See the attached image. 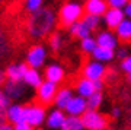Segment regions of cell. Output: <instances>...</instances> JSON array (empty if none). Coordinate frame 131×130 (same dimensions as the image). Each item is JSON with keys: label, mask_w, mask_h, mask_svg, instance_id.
Here are the masks:
<instances>
[{"label": "cell", "mask_w": 131, "mask_h": 130, "mask_svg": "<svg viewBox=\"0 0 131 130\" xmlns=\"http://www.w3.org/2000/svg\"><path fill=\"white\" fill-rule=\"evenodd\" d=\"M96 47H98V41H96V38H93L92 35L83 38V40H80V48H82V51H84V53L92 54Z\"/></svg>", "instance_id": "obj_25"}, {"label": "cell", "mask_w": 131, "mask_h": 130, "mask_svg": "<svg viewBox=\"0 0 131 130\" xmlns=\"http://www.w3.org/2000/svg\"><path fill=\"white\" fill-rule=\"evenodd\" d=\"M82 121L86 130H105L108 126L105 116L101 114L98 110H90V108L84 111V114L82 116Z\"/></svg>", "instance_id": "obj_3"}, {"label": "cell", "mask_w": 131, "mask_h": 130, "mask_svg": "<svg viewBox=\"0 0 131 130\" xmlns=\"http://www.w3.org/2000/svg\"><path fill=\"white\" fill-rule=\"evenodd\" d=\"M61 130H84V124L82 121V117L67 116L63 126H61Z\"/></svg>", "instance_id": "obj_23"}, {"label": "cell", "mask_w": 131, "mask_h": 130, "mask_svg": "<svg viewBox=\"0 0 131 130\" xmlns=\"http://www.w3.org/2000/svg\"><path fill=\"white\" fill-rule=\"evenodd\" d=\"M38 130H42V129H38Z\"/></svg>", "instance_id": "obj_43"}, {"label": "cell", "mask_w": 131, "mask_h": 130, "mask_svg": "<svg viewBox=\"0 0 131 130\" xmlns=\"http://www.w3.org/2000/svg\"><path fill=\"white\" fill-rule=\"evenodd\" d=\"M10 101H12V99H10V97L5 92V89H0V111H6V110L9 108V105L12 104Z\"/></svg>", "instance_id": "obj_30"}, {"label": "cell", "mask_w": 131, "mask_h": 130, "mask_svg": "<svg viewBox=\"0 0 131 130\" xmlns=\"http://www.w3.org/2000/svg\"><path fill=\"white\" fill-rule=\"evenodd\" d=\"M6 118L9 123L16 124L25 120V107L20 104H10L9 108L6 110Z\"/></svg>", "instance_id": "obj_15"}, {"label": "cell", "mask_w": 131, "mask_h": 130, "mask_svg": "<svg viewBox=\"0 0 131 130\" xmlns=\"http://www.w3.org/2000/svg\"><path fill=\"white\" fill-rule=\"evenodd\" d=\"M106 0H86L84 2V12L90 15H98V16H103L106 13L108 7Z\"/></svg>", "instance_id": "obj_13"}, {"label": "cell", "mask_w": 131, "mask_h": 130, "mask_svg": "<svg viewBox=\"0 0 131 130\" xmlns=\"http://www.w3.org/2000/svg\"><path fill=\"white\" fill-rule=\"evenodd\" d=\"M47 60V48L42 44H35L28 50L26 53V63H28L29 67H35V69H39L44 66Z\"/></svg>", "instance_id": "obj_4"}, {"label": "cell", "mask_w": 131, "mask_h": 130, "mask_svg": "<svg viewBox=\"0 0 131 130\" xmlns=\"http://www.w3.org/2000/svg\"><path fill=\"white\" fill-rule=\"evenodd\" d=\"M25 86L28 85L25 83L24 80H12V79H6V82L3 83V89L5 92L10 97V99L18 101L25 95Z\"/></svg>", "instance_id": "obj_9"}, {"label": "cell", "mask_w": 131, "mask_h": 130, "mask_svg": "<svg viewBox=\"0 0 131 130\" xmlns=\"http://www.w3.org/2000/svg\"><path fill=\"white\" fill-rule=\"evenodd\" d=\"M115 50L112 48H106V47H101L98 45L95 48V51L92 53V57H93V60H98V61H102V63H108V61H111L115 59Z\"/></svg>", "instance_id": "obj_20"}, {"label": "cell", "mask_w": 131, "mask_h": 130, "mask_svg": "<svg viewBox=\"0 0 131 130\" xmlns=\"http://www.w3.org/2000/svg\"><path fill=\"white\" fill-rule=\"evenodd\" d=\"M73 97H74V95H73V91H71L70 88L58 89V92H57L56 98H54V105H56L57 108H60V110H66L67 104L71 101Z\"/></svg>", "instance_id": "obj_18"}, {"label": "cell", "mask_w": 131, "mask_h": 130, "mask_svg": "<svg viewBox=\"0 0 131 130\" xmlns=\"http://www.w3.org/2000/svg\"><path fill=\"white\" fill-rule=\"evenodd\" d=\"M84 13H86V12H84V6L82 5V3L76 2V0H69V2H66L64 5L61 6L58 18H60L61 25H64V26L69 28V26L73 25L74 22L83 19Z\"/></svg>", "instance_id": "obj_2"}, {"label": "cell", "mask_w": 131, "mask_h": 130, "mask_svg": "<svg viewBox=\"0 0 131 130\" xmlns=\"http://www.w3.org/2000/svg\"><path fill=\"white\" fill-rule=\"evenodd\" d=\"M124 13H125V18H130L131 19V2H128L124 7Z\"/></svg>", "instance_id": "obj_36"}, {"label": "cell", "mask_w": 131, "mask_h": 130, "mask_svg": "<svg viewBox=\"0 0 131 130\" xmlns=\"http://www.w3.org/2000/svg\"><path fill=\"white\" fill-rule=\"evenodd\" d=\"M15 130H34V127L29 124L28 121H20V123H16L15 124Z\"/></svg>", "instance_id": "obj_33"}, {"label": "cell", "mask_w": 131, "mask_h": 130, "mask_svg": "<svg viewBox=\"0 0 131 130\" xmlns=\"http://www.w3.org/2000/svg\"><path fill=\"white\" fill-rule=\"evenodd\" d=\"M95 91H96L95 82L88 79V78H84V76L77 82V85H76V92H77V95H82V97H84V98H89Z\"/></svg>", "instance_id": "obj_19"}, {"label": "cell", "mask_w": 131, "mask_h": 130, "mask_svg": "<svg viewBox=\"0 0 131 130\" xmlns=\"http://www.w3.org/2000/svg\"><path fill=\"white\" fill-rule=\"evenodd\" d=\"M0 130H15V124L6 121V123H3V124L0 126Z\"/></svg>", "instance_id": "obj_35"}, {"label": "cell", "mask_w": 131, "mask_h": 130, "mask_svg": "<svg viewBox=\"0 0 131 130\" xmlns=\"http://www.w3.org/2000/svg\"><path fill=\"white\" fill-rule=\"evenodd\" d=\"M45 120H47V114L42 105L32 104L25 107V121H28L32 127H41Z\"/></svg>", "instance_id": "obj_5"}, {"label": "cell", "mask_w": 131, "mask_h": 130, "mask_svg": "<svg viewBox=\"0 0 131 130\" xmlns=\"http://www.w3.org/2000/svg\"><path fill=\"white\" fill-rule=\"evenodd\" d=\"M93 82H95V88H96V91H102V88H103V82H102V79L93 80Z\"/></svg>", "instance_id": "obj_38"}, {"label": "cell", "mask_w": 131, "mask_h": 130, "mask_svg": "<svg viewBox=\"0 0 131 130\" xmlns=\"http://www.w3.org/2000/svg\"><path fill=\"white\" fill-rule=\"evenodd\" d=\"M125 19L124 9L118 7H109L106 13L103 15V23L108 26V29H117V26Z\"/></svg>", "instance_id": "obj_10"}, {"label": "cell", "mask_w": 131, "mask_h": 130, "mask_svg": "<svg viewBox=\"0 0 131 130\" xmlns=\"http://www.w3.org/2000/svg\"><path fill=\"white\" fill-rule=\"evenodd\" d=\"M109 7H118V9H124L125 5L130 2V0H106Z\"/></svg>", "instance_id": "obj_32"}, {"label": "cell", "mask_w": 131, "mask_h": 130, "mask_svg": "<svg viewBox=\"0 0 131 130\" xmlns=\"http://www.w3.org/2000/svg\"><path fill=\"white\" fill-rule=\"evenodd\" d=\"M130 2H131V0H130Z\"/></svg>", "instance_id": "obj_44"}, {"label": "cell", "mask_w": 131, "mask_h": 130, "mask_svg": "<svg viewBox=\"0 0 131 130\" xmlns=\"http://www.w3.org/2000/svg\"><path fill=\"white\" fill-rule=\"evenodd\" d=\"M83 21H84V23H86V25L92 29V31H93V29H96V28H99V25H101V16H98V15L84 13Z\"/></svg>", "instance_id": "obj_28"}, {"label": "cell", "mask_w": 131, "mask_h": 130, "mask_svg": "<svg viewBox=\"0 0 131 130\" xmlns=\"http://www.w3.org/2000/svg\"><path fill=\"white\" fill-rule=\"evenodd\" d=\"M106 75V67L103 66L102 61L90 60L83 67V76L90 80H99Z\"/></svg>", "instance_id": "obj_7"}, {"label": "cell", "mask_w": 131, "mask_h": 130, "mask_svg": "<svg viewBox=\"0 0 131 130\" xmlns=\"http://www.w3.org/2000/svg\"><path fill=\"white\" fill-rule=\"evenodd\" d=\"M45 79L51 80L54 83H60L61 80L64 79V67L58 63H51L45 67Z\"/></svg>", "instance_id": "obj_14"}, {"label": "cell", "mask_w": 131, "mask_h": 130, "mask_svg": "<svg viewBox=\"0 0 131 130\" xmlns=\"http://www.w3.org/2000/svg\"><path fill=\"white\" fill-rule=\"evenodd\" d=\"M42 3H44V0H25L24 6H25V10H26V12L34 13V12H37L38 9H41Z\"/></svg>", "instance_id": "obj_29"}, {"label": "cell", "mask_w": 131, "mask_h": 130, "mask_svg": "<svg viewBox=\"0 0 131 130\" xmlns=\"http://www.w3.org/2000/svg\"><path fill=\"white\" fill-rule=\"evenodd\" d=\"M115 54H117V57H118V59H121V60H124L125 57H128V56H130V54H128V51H127V48H124V47H121V48H118Z\"/></svg>", "instance_id": "obj_34"}, {"label": "cell", "mask_w": 131, "mask_h": 130, "mask_svg": "<svg viewBox=\"0 0 131 130\" xmlns=\"http://www.w3.org/2000/svg\"><path fill=\"white\" fill-rule=\"evenodd\" d=\"M6 111H0V126L3 124V123H6Z\"/></svg>", "instance_id": "obj_40"}, {"label": "cell", "mask_w": 131, "mask_h": 130, "mask_svg": "<svg viewBox=\"0 0 131 130\" xmlns=\"http://www.w3.org/2000/svg\"><path fill=\"white\" fill-rule=\"evenodd\" d=\"M115 34L119 41L122 42H131V19L125 18L115 29Z\"/></svg>", "instance_id": "obj_21"}, {"label": "cell", "mask_w": 131, "mask_h": 130, "mask_svg": "<svg viewBox=\"0 0 131 130\" xmlns=\"http://www.w3.org/2000/svg\"><path fill=\"white\" fill-rule=\"evenodd\" d=\"M102 101H103L102 92H101V91H95V92L88 98V107H89L90 110H98V108L101 107Z\"/></svg>", "instance_id": "obj_26"}, {"label": "cell", "mask_w": 131, "mask_h": 130, "mask_svg": "<svg viewBox=\"0 0 131 130\" xmlns=\"http://www.w3.org/2000/svg\"><path fill=\"white\" fill-rule=\"evenodd\" d=\"M88 98L82 97V95H74L71 98V101L67 104L64 111L67 113V116H79L82 117L84 114V111H88Z\"/></svg>", "instance_id": "obj_8"}, {"label": "cell", "mask_w": 131, "mask_h": 130, "mask_svg": "<svg viewBox=\"0 0 131 130\" xmlns=\"http://www.w3.org/2000/svg\"><path fill=\"white\" fill-rule=\"evenodd\" d=\"M2 2H3V0H0V3H2Z\"/></svg>", "instance_id": "obj_42"}, {"label": "cell", "mask_w": 131, "mask_h": 130, "mask_svg": "<svg viewBox=\"0 0 131 130\" xmlns=\"http://www.w3.org/2000/svg\"><path fill=\"white\" fill-rule=\"evenodd\" d=\"M127 79H128V82L131 83V73H130V75H127Z\"/></svg>", "instance_id": "obj_41"}, {"label": "cell", "mask_w": 131, "mask_h": 130, "mask_svg": "<svg viewBox=\"0 0 131 130\" xmlns=\"http://www.w3.org/2000/svg\"><path fill=\"white\" fill-rule=\"evenodd\" d=\"M5 82H6V73H5L2 69H0V86L5 83Z\"/></svg>", "instance_id": "obj_39"}, {"label": "cell", "mask_w": 131, "mask_h": 130, "mask_svg": "<svg viewBox=\"0 0 131 130\" xmlns=\"http://www.w3.org/2000/svg\"><path fill=\"white\" fill-rule=\"evenodd\" d=\"M57 92H58L57 83L44 79V82L37 88V98L41 104H50V102H54Z\"/></svg>", "instance_id": "obj_6"}, {"label": "cell", "mask_w": 131, "mask_h": 130, "mask_svg": "<svg viewBox=\"0 0 131 130\" xmlns=\"http://www.w3.org/2000/svg\"><path fill=\"white\" fill-rule=\"evenodd\" d=\"M111 116L114 117V118H118V117L121 116V110L118 107H115V108H112V111H111Z\"/></svg>", "instance_id": "obj_37"}, {"label": "cell", "mask_w": 131, "mask_h": 130, "mask_svg": "<svg viewBox=\"0 0 131 130\" xmlns=\"http://www.w3.org/2000/svg\"><path fill=\"white\" fill-rule=\"evenodd\" d=\"M48 42H50V48H51L52 51H58V50H61L64 40H63V35H61L60 32H54L51 37H50Z\"/></svg>", "instance_id": "obj_27"}, {"label": "cell", "mask_w": 131, "mask_h": 130, "mask_svg": "<svg viewBox=\"0 0 131 130\" xmlns=\"http://www.w3.org/2000/svg\"><path fill=\"white\" fill-rule=\"evenodd\" d=\"M12 53V47H10V41L7 35H6L5 29L0 25V60H5L10 56Z\"/></svg>", "instance_id": "obj_24"}, {"label": "cell", "mask_w": 131, "mask_h": 130, "mask_svg": "<svg viewBox=\"0 0 131 130\" xmlns=\"http://www.w3.org/2000/svg\"><path fill=\"white\" fill-rule=\"evenodd\" d=\"M24 82L28 85V86H31V88H38V86L44 82V79H42V75L39 73L38 69L29 67L26 75H25V78H24Z\"/></svg>", "instance_id": "obj_22"}, {"label": "cell", "mask_w": 131, "mask_h": 130, "mask_svg": "<svg viewBox=\"0 0 131 130\" xmlns=\"http://www.w3.org/2000/svg\"><path fill=\"white\" fill-rule=\"evenodd\" d=\"M96 41H98V45L106 47V48H112V50H117L118 44H119V40H118L117 34L111 32V29L101 31L96 35Z\"/></svg>", "instance_id": "obj_12"}, {"label": "cell", "mask_w": 131, "mask_h": 130, "mask_svg": "<svg viewBox=\"0 0 131 130\" xmlns=\"http://www.w3.org/2000/svg\"><path fill=\"white\" fill-rule=\"evenodd\" d=\"M66 114H64V110H60V108H56V110H52L51 113H50V116H47V120H45V123H47V126L50 127V129H61V126H63V123H64L66 120Z\"/></svg>", "instance_id": "obj_16"}, {"label": "cell", "mask_w": 131, "mask_h": 130, "mask_svg": "<svg viewBox=\"0 0 131 130\" xmlns=\"http://www.w3.org/2000/svg\"><path fill=\"white\" fill-rule=\"evenodd\" d=\"M69 31H70V34L73 37L79 38V40H83V38L89 37L90 34H92V29L84 23L83 19H80V21L74 22L73 25H70V26H69Z\"/></svg>", "instance_id": "obj_17"}, {"label": "cell", "mask_w": 131, "mask_h": 130, "mask_svg": "<svg viewBox=\"0 0 131 130\" xmlns=\"http://www.w3.org/2000/svg\"><path fill=\"white\" fill-rule=\"evenodd\" d=\"M119 67H121V70L125 75H130L131 73V56H128V57H125L124 60H121Z\"/></svg>", "instance_id": "obj_31"}, {"label": "cell", "mask_w": 131, "mask_h": 130, "mask_svg": "<svg viewBox=\"0 0 131 130\" xmlns=\"http://www.w3.org/2000/svg\"><path fill=\"white\" fill-rule=\"evenodd\" d=\"M56 13L48 7H41L37 12L31 13L26 23L28 34L32 38H44L51 32L56 26Z\"/></svg>", "instance_id": "obj_1"}, {"label": "cell", "mask_w": 131, "mask_h": 130, "mask_svg": "<svg viewBox=\"0 0 131 130\" xmlns=\"http://www.w3.org/2000/svg\"><path fill=\"white\" fill-rule=\"evenodd\" d=\"M29 66L28 63H10L6 67L5 73H6V79H12V80H24L25 75L28 72Z\"/></svg>", "instance_id": "obj_11"}]
</instances>
